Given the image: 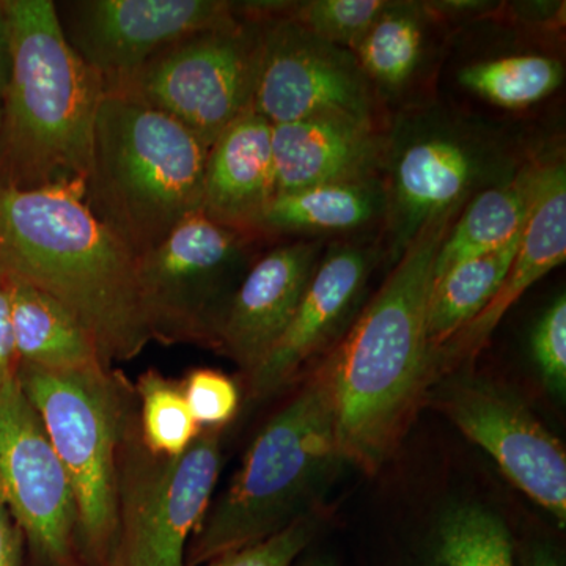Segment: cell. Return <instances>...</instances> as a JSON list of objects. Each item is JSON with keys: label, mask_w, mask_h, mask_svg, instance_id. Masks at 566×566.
<instances>
[{"label": "cell", "mask_w": 566, "mask_h": 566, "mask_svg": "<svg viewBox=\"0 0 566 566\" xmlns=\"http://www.w3.org/2000/svg\"><path fill=\"white\" fill-rule=\"evenodd\" d=\"M464 205L424 223L323 360L342 455L367 475H375L394 455L430 389L427 308L434 262Z\"/></svg>", "instance_id": "6da1fadb"}, {"label": "cell", "mask_w": 566, "mask_h": 566, "mask_svg": "<svg viewBox=\"0 0 566 566\" xmlns=\"http://www.w3.org/2000/svg\"><path fill=\"white\" fill-rule=\"evenodd\" d=\"M136 260L85 207L84 189L0 188V271L65 305L109 368L132 363L151 342Z\"/></svg>", "instance_id": "7a4b0ae2"}, {"label": "cell", "mask_w": 566, "mask_h": 566, "mask_svg": "<svg viewBox=\"0 0 566 566\" xmlns=\"http://www.w3.org/2000/svg\"><path fill=\"white\" fill-rule=\"evenodd\" d=\"M10 80L0 102V188L84 189L102 77L63 36L52 0H6Z\"/></svg>", "instance_id": "3957f363"}, {"label": "cell", "mask_w": 566, "mask_h": 566, "mask_svg": "<svg viewBox=\"0 0 566 566\" xmlns=\"http://www.w3.org/2000/svg\"><path fill=\"white\" fill-rule=\"evenodd\" d=\"M345 464L322 363L263 424L229 486L212 499L186 551V566L259 545L318 515Z\"/></svg>", "instance_id": "277c9868"}, {"label": "cell", "mask_w": 566, "mask_h": 566, "mask_svg": "<svg viewBox=\"0 0 566 566\" xmlns=\"http://www.w3.org/2000/svg\"><path fill=\"white\" fill-rule=\"evenodd\" d=\"M208 148L163 112L104 93L84 203L136 259L200 212Z\"/></svg>", "instance_id": "5b68a950"}, {"label": "cell", "mask_w": 566, "mask_h": 566, "mask_svg": "<svg viewBox=\"0 0 566 566\" xmlns=\"http://www.w3.org/2000/svg\"><path fill=\"white\" fill-rule=\"evenodd\" d=\"M17 381L70 476L81 566H112L118 531V455L136 409L134 386L107 367L51 371L18 365Z\"/></svg>", "instance_id": "8992f818"}, {"label": "cell", "mask_w": 566, "mask_h": 566, "mask_svg": "<svg viewBox=\"0 0 566 566\" xmlns=\"http://www.w3.org/2000/svg\"><path fill=\"white\" fill-rule=\"evenodd\" d=\"M222 433L223 428H205L181 455H153L142 442L136 406L118 455L112 566H186V551L221 474Z\"/></svg>", "instance_id": "52a82bcc"}, {"label": "cell", "mask_w": 566, "mask_h": 566, "mask_svg": "<svg viewBox=\"0 0 566 566\" xmlns=\"http://www.w3.org/2000/svg\"><path fill=\"white\" fill-rule=\"evenodd\" d=\"M510 148L472 126L439 115L406 117L387 132L385 222L395 259L424 223L513 177Z\"/></svg>", "instance_id": "ba28073f"}, {"label": "cell", "mask_w": 566, "mask_h": 566, "mask_svg": "<svg viewBox=\"0 0 566 566\" xmlns=\"http://www.w3.org/2000/svg\"><path fill=\"white\" fill-rule=\"evenodd\" d=\"M255 237L197 212L140 255L137 296L150 340L218 348L229 305L253 264Z\"/></svg>", "instance_id": "9c48e42d"}, {"label": "cell", "mask_w": 566, "mask_h": 566, "mask_svg": "<svg viewBox=\"0 0 566 566\" xmlns=\"http://www.w3.org/2000/svg\"><path fill=\"white\" fill-rule=\"evenodd\" d=\"M260 24L240 20L229 28L192 33L104 93L163 112L210 150L234 120L252 111L259 71Z\"/></svg>", "instance_id": "30bf717a"}, {"label": "cell", "mask_w": 566, "mask_h": 566, "mask_svg": "<svg viewBox=\"0 0 566 566\" xmlns=\"http://www.w3.org/2000/svg\"><path fill=\"white\" fill-rule=\"evenodd\" d=\"M259 24L255 114L271 125L316 118L381 125L378 96L352 50L318 39L286 18Z\"/></svg>", "instance_id": "8fae6325"}, {"label": "cell", "mask_w": 566, "mask_h": 566, "mask_svg": "<svg viewBox=\"0 0 566 566\" xmlns=\"http://www.w3.org/2000/svg\"><path fill=\"white\" fill-rule=\"evenodd\" d=\"M0 502L43 566H81L70 476L17 379L0 392Z\"/></svg>", "instance_id": "7c38bea8"}, {"label": "cell", "mask_w": 566, "mask_h": 566, "mask_svg": "<svg viewBox=\"0 0 566 566\" xmlns=\"http://www.w3.org/2000/svg\"><path fill=\"white\" fill-rule=\"evenodd\" d=\"M63 36L103 80L129 76L175 41L241 20L227 0H69L54 2Z\"/></svg>", "instance_id": "4fadbf2b"}, {"label": "cell", "mask_w": 566, "mask_h": 566, "mask_svg": "<svg viewBox=\"0 0 566 566\" xmlns=\"http://www.w3.org/2000/svg\"><path fill=\"white\" fill-rule=\"evenodd\" d=\"M379 260L375 244H331L292 323L251 375L248 397L255 403L293 390L334 352L364 307L368 279Z\"/></svg>", "instance_id": "5bb4252c"}, {"label": "cell", "mask_w": 566, "mask_h": 566, "mask_svg": "<svg viewBox=\"0 0 566 566\" xmlns=\"http://www.w3.org/2000/svg\"><path fill=\"white\" fill-rule=\"evenodd\" d=\"M439 406L465 438L490 453L513 485L565 527V449L531 409L483 381L453 382Z\"/></svg>", "instance_id": "9a60e30c"}, {"label": "cell", "mask_w": 566, "mask_h": 566, "mask_svg": "<svg viewBox=\"0 0 566 566\" xmlns=\"http://www.w3.org/2000/svg\"><path fill=\"white\" fill-rule=\"evenodd\" d=\"M322 256V240H301L255 260L229 305L216 352L251 375L292 323Z\"/></svg>", "instance_id": "2e32d148"}, {"label": "cell", "mask_w": 566, "mask_h": 566, "mask_svg": "<svg viewBox=\"0 0 566 566\" xmlns=\"http://www.w3.org/2000/svg\"><path fill=\"white\" fill-rule=\"evenodd\" d=\"M566 256V170L564 159H554L547 172L523 241L501 289L463 327L428 353V387L471 364L485 348L495 327L524 293Z\"/></svg>", "instance_id": "e0dca14e"}, {"label": "cell", "mask_w": 566, "mask_h": 566, "mask_svg": "<svg viewBox=\"0 0 566 566\" xmlns=\"http://www.w3.org/2000/svg\"><path fill=\"white\" fill-rule=\"evenodd\" d=\"M386 150L387 132L375 123L316 118L273 125L275 196L379 177Z\"/></svg>", "instance_id": "ac0fdd59"}, {"label": "cell", "mask_w": 566, "mask_h": 566, "mask_svg": "<svg viewBox=\"0 0 566 566\" xmlns=\"http://www.w3.org/2000/svg\"><path fill=\"white\" fill-rule=\"evenodd\" d=\"M274 197L273 125L248 111L208 150L200 212L227 229L259 234Z\"/></svg>", "instance_id": "d6986e66"}, {"label": "cell", "mask_w": 566, "mask_h": 566, "mask_svg": "<svg viewBox=\"0 0 566 566\" xmlns=\"http://www.w3.org/2000/svg\"><path fill=\"white\" fill-rule=\"evenodd\" d=\"M553 161L521 163L512 178L469 199L436 256L433 282L455 264L497 251L524 232Z\"/></svg>", "instance_id": "ffe728a7"}, {"label": "cell", "mask_w": 566, "mask_h": 566, "mask_svg": "<svg viewBox=\"0 0 566 566\" xmlns=\"http://www.w3.org/2000/svg\"><path fill=\"white\" fill-rule=\"evenodd\" d=\"M3 281L20 364L51 371L106 367L92 335L65 305L13 275L3 274Z\"/></svg>", "instance_id": "44dd1931"}, {"label": "cell", "mask_w": 566, "mask_h": 566, "mask_svg": "<svg viewBox=\"0 0 566 566\" xmlns=\"http://www.w3.org/2000/svg\"><path fill=\"white\" fill-rule=\"evenodd\" d=\"M386 192L381 177L329 182L275 196L262 223V233H344L385 219Z\"/></svg>", "instance_id": "7402d4cb"}, {"label": "cell", "mask_w": 566, "mask_h": 566, "mask_svg": "<svg viewBox=\"0 0 566 566\" xmlns=\"http://www.w3.org/2000/svg\"><path fill=\"white\" fill-rule=\"evenodd\" d=\"M523 234L497 251L455 264L436 279L427 308L428 353L444 344L493 300L512 268Z\"/></svg>", "instance_id": "603a6c76"}, {"label": "cell", "mask_w": 566, "mask_h": 566, "mask_svg": "<svg viewBox=\"0 0 566 566\" xmlns=\"http://www.w3.org/2000/svg\"><path fill=\"white\" fill-rule=\"evenodd\" d=\"M423 14L417 3L387 2L353 48L376 93H398L415 80L424 54Z\"/></svg>", "instance_id": "cb8c5ba5"}, {"label": "cell", "mask_w": 566, "mask_h": 566, "mask_svg": "<svg viewBox=\"0 0 566 566\" xmlns=\"http://www.w3.org/2000/svg\"><path fill=\"white\" fill-rule=\"evenodd\" d=\"M458 81L495 106L526 109L560 87L564 66L547 55H509L464 66Z\"/></svg>", "instance_id": "d4e9b609"}, {"label": "cell", "mask_w": 566, "mask_h": 566, "mask_svg": "<svg viewBox=\"0 0 566 566\" xmlns=\"http://www.w3.org/2000/svg\"><path fill=\"white\" fill-rule=\"evenodd\" d=\"M134 392L140 439L148 452L181 455L202 430L189 411L181 382L150 368L137 378Z\"/></svg>", "instance_id": "484cf974"}, {"label": "cell", "mask_w": 566, "mask_h": 566, "mask_svg": "<svg viewBox=\"0 0 566 566\" xmlns=\"http://www.w3.org/2000/svg\"><path fill=\"white\" fill-rule=\"evenodd\" d=\"M436 549L438 566H513L509 528L482 505L449 510L439 523Z\"/></svg>", "instance_id": "4316f807"}, {"label": "cell", "mask_w": 566, "mask_h": 566, "mask_svg": "<svg viewBox=\"0 0 566 566\" xmlns=\"http://www.w3.org/2000/svg\"><path fill=\"white\" fill-rule=\"evenodd\" d=\"M386 6V0L282 2L274 18H286L318 39L353 51Z\"/></svg>", "instance_id": "83f0119b"}, {"label": "cell", "mask_w": 566, "mask_h": 566, "mask_svg": "<svg viewBox=\"0 0 566 566\" xmlns=\"http://www.w3.org/2000/svg\"><path fill=\"white\" fill-rule=\"evenodd\" d=\"M189 411L202 430L223 428L240 408V389L230 376L212 368H196L181 381Z\"/></svg>", "instance_id": "f1b7e54d"}, {"label": "cell", "mask_w": 566, "mask_h": 566, "mask_svg": "<svg viewBox=\"0 0 566 566\" xmlns=\"http://www.w3.org/2000/svg\"><path fill=\"white\" fill-rule=\"evenodd\" d=\"M532 354L546 389L556 397L566 392V300L560 294L536 323Z\"/></svg>", "instance_id": "f546056e"}, {"label": "cell", "mask_w": 566, "mask_h": 566, "mask_svg": "<svg viewBox=\"0 0 566 566\" xmlns=\"http://www.w3.org/2000/svg\"><path fill=\"white\" fill-rule=\"evenodd\" d=\"M319 526L322 513L305 517L266 542L226 554L203 566H292L305 547L311 545Z\"/></svg>", "instance_id": "4dcf8cb0"}, {"label": "cell", "mask_w": 566, "mask_h": 566, "mask_svg": "<svg viewBox=\"0 0 566 566\" xmlns=\"http://www.w3.org/2000/svg\"><path fill=\"white\" fill-rule=\"evenodd\" d=\"M18 360L14 346L13 329H11L9 290L6 281L0 279V392L17 379Z\"/></svg>", "instance_id": "1f68e13d"}, {"label": "cell", "mask_w": 566, "mask_h": 566, "mask_svg": "<svg viewBox=\"0 0 566 566\" xmlns=\"http://www.w3.org/2000/svg\"><path fill=\"white\" fill-rule=\"evenodd\" d=\"M24 536L0 502V566H24Z\"/></svg>", "instance_id": "d6a6232c"}, {"label": "cell", "mask_w": 566, "mask_h": 566, "mask_svg": "<svg viewBox=\"0 0 566 566\" xmlns=\"http://www.w3.org/2000/svg\"><path fill=\"white\" fill-rule=\"evenodd\" d=\"M11 70V31L6 0H0V102L6 93Z\"/></svg>", "instance_id": "836d02e7"}, {"label": "cell", "mask_w": 566, "mask_h": 566, "mask_svg": "<svg viewBox=\"0 0 566 566\" xmlns=\"http://www.w3.org/2000/svg\"><path fill=\"white\" fill-rule=\"evenodd\" d=\"M527 566H564L558 560L556 554L549 547L542 546L532 551Z\"/></svg>", "instance_id": "e575fe53"}, {"label": "cell", "mask_w": 566, "mask_h": 566, "mask_svg": "<svg viewBox=\"0 0 566 566\" xmlns=\"http://www.w3.org/2000/svg\"><path fill=\"white\" fill-rule=\"evenodd\" d=\"M307 566H334V565L331 564V562L315 560V562H312V564L307 565Z\"/></svg>", "instance_id": "d590c367"}, {"label": "cell", "mask_w": 566, "mask_h": 566, "mask_svg": "<svg viewBox=\"0 0 566 566\" xmlns=\"http://www.w3.org/2000/svg\"><path fill=\"white\" fill-rule=\"evenodd\" d=\"M2 277H3V274H2V271H0V279H2Z\"/></svg>", "instance_id": "8d00e7d4"}]
</instances>
